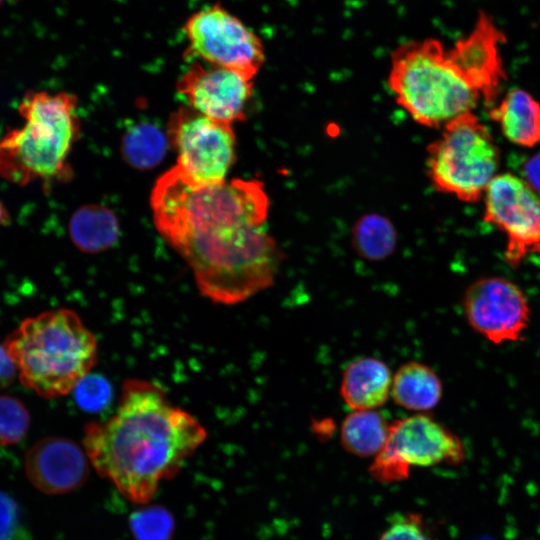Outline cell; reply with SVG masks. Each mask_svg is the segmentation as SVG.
I'll use <instances>...</instances> for the list:
<instances>
[{"label": "cell", "instance_id": "d4e9b609", "mask_svg": "<svg viewBox=\"0 0 540 540\" xmlns=\"http://www.w3.org/2000/svg\"><path fill=\"white\" fill-rule=\"evenodd\" d=\"M73 392L77 404L87 411L101 410L111 397V387L108 381L90 374L79 382Z\"/></svg>", "mask_w": 540, "mask_h": 540}, {"label": "cell", "instance_id": "83f0119b", "mask_svg": "<svg viewBox=\"0 0 540 540\" xmlns=\"http://www.w3.org/2000/svg\"><path fill=\"white\" fill-rule=\"evenodd\" d=\"M17 373L16 366L4 345H0V389L9 386Z\"/></svg>", "mask_w": 540, "mask_h": 540}, {"label": "cell", "instance_id": "4316f807", "mask_svg": "<svg viewBox=\"0 0 540 540\" xmlns=\"http://www.w3.org/2000/svg\"><path fill=\"white\" fill-rule=\"evenodd\" d=\"M523 180L540 193V153L530 157L522 165Z\"/></svg>", "mask_w": 540, "mask_h": 540}, {"label": "cell", "instance_id": "4fadbf2b", "mask_svg": "<svg viewBox=\"0 0 540 540\" xmlns=\"http://www.w3.org/2000/svg\"><path fill=\"white\" fill-rule=\"evenodd\" d=\"M29 481L46 494H63L81 487L89 476L88 456L74 441L50 436L37 441L26 453Z\"/></svg>", "mask_w": 540, "mask_h": 540}, {"label": "cell", "instance_id": "ffe728a7", "mask_svg": "<svg viewBox=\"0 0 540 540\" xmlns=\"http://www.w3.org/2000/svg\"><path fill=\"white\" fill-rule=\"evenodd\" d=\"M397 234L391 221L377 213L359 218L352 229L351 242L356 253L369 261L390 256L396 247Z\"/></svg>", "mask_w": 540, "mask_h": 540}, {"label": "cell", "instance_id": "ba28073f", "mask_svg": "<svg viewBox=\"0 0 540 540\" xmlns=\"http://www.w3.org/2000/svg\"><path fill=\"white\" fill-rule=\"evenodd\" d=\"M169 145L179 166L199 183L226 180L235 161L236 137L231 124L211 119L195 109L181 107L167 124Z\"/></svg>", "mask_w": 540, "mask_h": 540}, {"label": "cell", "instance_id": "cb8c5ba5", "mask_svg": "<svg viewBox=\"0 0 540 540\" xmlns=\"http://www.w3.org/2000/svg\"><path fill=\"white\" fill-rule=\"evenodd\" d=\"M378 540H435L423 517L414 512L397 513L389 519Z\"/></svg>", "mask_w": 540, "mask_h": 540}, {"label": "cell", "instance_id": "2e32d148", "mask_svg": "<svg viewBox=\"0 0 540 540\" xmlns=\"http://www.w3.org/2000/svg\"><path fill=\"white\" fill-rule=\"evenodd\" d=\"M489 116L512 143L524 147L540 143V104L526 91L510 90Z\"/></svg>", "mask_w": 540, "mask_h": 540}, {"label": "cell", "instance_id": "e0dca14e", "mask_svg": "<svg viewBox=\"0 0 540 540\" xmlns=\"http://www.w3.org/2000/svg\"><path fill=\"white\" fill-rule=\"evenodd\" d=\"M390 394L397 405L423 413L438 405L443 385L431 367L411 361L400 366L393 376Z\"/></svg>", "mask_w": 540, "mask_h": 540}, {"label": "cell", "instance_id": "3957f363", "mask_svg": "<svg viewBox=\"0 0 540 540\" xmlns=\"http://www.w3.org/2000/svg\"><path fill=\"white\" fill-rule=\"evenodd\" d=\"M3 345L21 383L45 399L72 393L90 374L98 352L93 332L64 308L24 319Z\"/></svg>", "mask_w": 540, "mask_h": 540}, {"label": "cell", "instance_id": "9a60e30c", "mask_svg": "<svg viewBox=\"0 0 540 540\" xmlns=\"http://www.w3.org/2000/svg\"><path fill=\"white\" fill-rule=\"evenodd\" d=\"M392 378L384 361L368 356L355 358L343 371L341 397L353 411L377 409L391 393Z\"/></svg>", "mask_w": 540, "mask_h": 540}, {"label": "cell", "instance_id": "9c48e42d", "mask_svg": "<svg viewBox=\"0 0 540 540\" xmlns=\"http://www.w3.org/2000/svg\"><path fill=\"white\" fill-rule=\"evenodd\" d=\"M189 53L252 80L264 62L260 39L221 5L192 14L183 27Z\"/></svg>", "mask_w": 540, "mask_h": 540}, {"label": "cell", "instance_id": "52a82bcc", "mask_svg": "<svg viewBox=\"0 0 540 540\" xmlns=\"http://www.w3.org/2000/svg\"><path fill=\"white\" fill-rule=\"evenodd\" d=\"M465 459L458 435L430 415L416 413L390 423L387 440L369 471L375 480L392 483L406 479L412 466H457Z\"/></svg>", "mask_w": 540, "mask_h": 540}, {"label": "cell", "instance_id": "d6986e66", "mask_svg": "<svg viewBox=\"0 0 540 540\" xmlns=\"http://www.w3.org/2000/svg\"><path fill=\"white\" fill-rule=\"evenodd\" d=\"M389 427L390 423L376 409L353 411L341 424V444L358 457H375L387 440Z\"/></svg>", "mask_w": 540, "mask_h": 540}, {"label": "cell", "instance_id": "f546056e", "mask_svg": "<svg viewBox=\"0 0 540 540\" xmlns=\"http://www.w3.org/2000/svg\"><path fill=\"white\" fill-rule=\"evenodd\" d=\"M2 1H3V0H0V4H1Z\"/></svg>", "mask_w": 540, "mask_h": 540}, {"label": "cell", "instance_id": "8992f818", "mask_svg": "<svg viewBox=\"0 0 540 540\" xmlns=\"http://www.w3.org/2000/svg\"><path fill=\"white\" fill-rule=\"evenodd\" d=\"M499 164L493 137L472 112L446 123L427 147L428 176L435 189L464 202L484 196Z\"/></svg>", "mask_w": 540, "mask_h": 540}, {"label": "cell", "instance_id": "7402d4cb", "mask_svg": "<svg viewBox=\"0 0 540 540\" xmlns=\"http://www.w3.org/2000/svg\"><path fill=\"white\" fill-rule=\"evenodd\" d=\"M136 540H170L174 518L164 507L149 506L133 512L129 520Z\"/></svg>", "mask_w": 540, "mask_h": 540}, {"label": "cell", "instance_id": "277c9868", "mask_svg": "<svg viewBox=\"0 0 540 540\" xmlns=\"http://www.w3.org/2000/svg\"><path fill=\"white\" fill-rule=\"evenodd\" d=\"M76 107V96L68 92L27 91L18 106L23 125L0 139V177L21 187L67 180L80 134Z\"/></svg>", "mask_w": 540, "mask_h": 540}, {"label": "cell", "instance_id": "7c38bea8", "mask_svg": "<svg viewBox=\"0 0 540 540\" xmlns=\"http://www.w3.org/2000/svg\"><path fill=\"white\" fill-rule=\"evenodd\" d=\"M176 88L201 114L227 124L241 121L252 95L253 82L229 69L193 63Z\"/></svg>", "mask_w": 540, "mask_h": 540}, {"label": "cell", "instance_id": "484cf974", "mask_svg": "<svg viewBox=\"0 0 540 540\" xmlns=\"http://www.w3.org/2000/svg\"><path fill=\"white\" fill-rule=\"evenodd\" d=\"M19 509L16 502L0 492V540H11L16 530Z\"/></svg>", "mask_w": 540, "mask_h": 540}, {"label": "cell", "instance_id": "7a4b0ae2", "mask_svg": "<svg viewBox=\"0 0 540 540\" xmlns=\"http://www.w3.org/2000/svg\"><path fill=\"white\" fill-rule=\"evenodd\" d=\"M206 437L201 422L172 404L158 384L132 378L124 381L115 412L84 427L83 446L100 476L128 500L145 504Z\"/></svg>", "mask_w": 540, "mask_h": 540}, {"label": "cell", "instance_id": "603a6c76", "mask_svg": "<svg viewBox=\"0 0 540 540\" xmlns=\"http://www.w3.org/2000/svg\"><path fill=\"white\" fill-rule=\"evenodd\" d=\"M30 414L24 403L10 395H0V445H14L29 430Z\"/></svg>", "mask_w": 540, "mask_h": 540}, {"label": "cell", "instance_id": "5b68a950", "mask_svg": "<svg viewBox=\"0 0 540 540\" xmlns=\"http://www.w3.org/2000/svg\"><path fill=\"white\" fill-rule=\"evenodd\" d=\"M388 85L397 103L419 124L439 128L483 99L437 39L411 41L391 57Z\"/></svg>", "mask_w": 540, "mask_h": 540}, {"label": "cell", "instance_id": "f1b7e54d", "mask_svg": "<svg viewBox=\"0 0 540 540\" xmlns=\"http://www.w3.org/2000/svg\"><path fill=\"white\" fill-rule=\"evenodd\" d=\"M11 222L10 213L5 204L0 201V226L7 225Z\"/></svg>", "mask_w": 540, "mask_h": 540}, {"label": "cell", "instance_id": "44dd1931", "mask_svg": "<svg viewBox=\"0 0 540 540\" xmlns=\"http://www.w3.org/2000/svg\"><path fill=\"white\" fill-rule=\"evenodd\" d=\"M169 145L167 135L148 122L131 126L124 134L121 150L124 159L137 169H150L159 164Z\"/></svg>", "mask_w": 540, "mask_h": 540}, {"label": "cell", "instance_id": "5bb4252c", "mask_svg": "<svg viewBox=\"0 0 540 540\" xmlns=\"http://www.w3.org/2000/svg\"><path fill=\"white\" fill-rule=\"evenodd\" d=\"M506 37L491 17L480 11L471 33L449 50L453 60L464 70L486 103H491L506 78L499 54V43Z\"/></svg>", "mask_w": 540, "mask_h": 540}, {"label": "cell", "instance_id": "6da1fadb", "mask_svg": "<svg viewBox=\"0 0 540 540\" xmlns=\"http://www.w3.org/2000/svg\"><path fill=\"white\" fill-rule=\"evenodd\" d=\"M150 207L208 300L237 305L274 283L283 255L263 228L269 199L260 181L199 183L175 165L157 179Z\"/></svg>", "mask_w": 540, "mask_h": 540}, {"label": "cell", "instance_id": "30bf717a", "mask_svg": "<svg viewBox=\"0 0 540 540\" xmlns=\"http://www.w3.org/2000/svg\"><path fill=\"white\" fill-rule=\"evenodd\" d=\"M484 220L506 236L505 260L517 267L540 254V193L513 174H497L485 194Z\"/></svg>", "mask_w": 540, "mask_h": 540}, {"label": "cell", "instance_id": "ac0fdd59", "mask_svg": "<svg viewBox=\"0 0 540 540\" xmlns=\"http://www.w3.org/2000/svg\"><path fill=\"white\" fill-rule=\"evenodd\" d=\"M68 230L73 244L80 251L90 254L110 249L120 233L116 215L98 204L78 208L70 217Z\"/></svg>", "mask_w": 540, "mask_h": 540}, {"label": "cell", "instance_id": "8fae6325", "mask_svg": "<svg viewBox=\"0 0 540 540\" xmlns=\"http://www.w3.org/2000/svg\"><path fill=\"white\" fill-rule=\"evenodd\" d=\"M462 307L469 326L494 344L520 339L530 320L524 291L499 276L473 281L463 294Z\"/></svg>", "mask_w": 540, "mask_h": 540}]
</instances>
